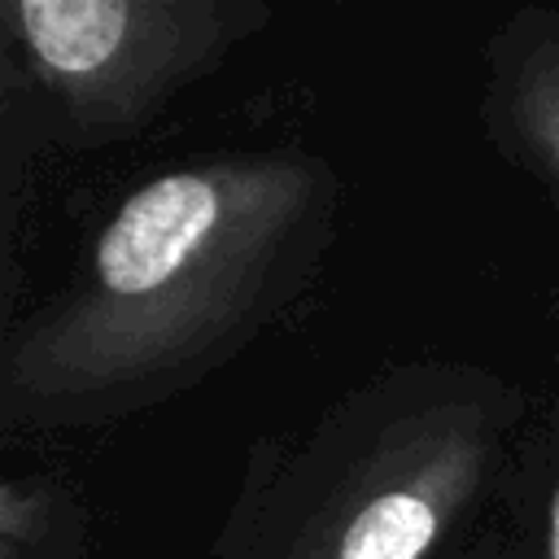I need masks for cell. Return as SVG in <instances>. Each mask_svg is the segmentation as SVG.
I'll list each match as a JSON object with an SVG mask.
<instances>
[{"label":"cell","mask_w":559,"mask_h":559,"mask_svg":"<svg viewBox=\"0 0 559 559\" xmlns=\"http://www.w3.org/2000/svg\"><path fill=\"white\" fill-rule=\"evenodd\" d=\"M87 520L74 485L57 472L0 480V559H83Z\"/></svg>","instance_id":"obj_5"},{"label":"cell","mask_w":559,"mask_h":559,"mask_svg":"<svg viewBox=\"0 0 559 559\" xmlns=\"http://www.w3.org/2000/svg\"><path fill=\"white\" fill-rule=\"evenodd\" d=\"M275 17L262 0H4V83L57 148L140 135Z\"/></svg>","instance_id":"obj_3"},{"label":"cell","mask_w":559,"mask_h":559,"mask_svg":"<svg viewBox=\"0 0 559 559\" xmlns=\"http://www.w3.org/2000/svg\"><path fill=\"white\" fill-rule=\"evenodd\" d=\"M472 559H520V555H515V550H507V546H498V542H493V546H489V550H485V546H480V550H476V555H472Z\"/></svg>","instance_id":"obj_7"},{"label":"cell","mask_w":559,"mask_h":559,"mask_svg":"<svg viewBox=\"0 0 559 559\" xmlns=\"http://www.w3.org/2000/svg\"><path fill=\"white\" fill-rule=\"evenodd\" d=\"M341 179L306 148H231L135 183L83 266L0 345V432L105 428L249 349L319 275Z\"/></svg>","instance_id":"obj_1"},{"label":"cell","mask_w":559,"mask_h":559,"mask_svg":"<svg viewBox=\"0 0 559 559\" xmlns=\"http://www.w3.org/2000/svg\"><path fill=\"white\" fill-rule=\"evenodd\" d=\"M480 127L559 205V4H520L485 39Z\"/></svg>","instance_id":"obj_4"},{"label":"cell","mask_w":559,"mask_h":559,"mask_svg":"<svg viewBox=\"0 0 559 559\" xmlns=\"http://www.w3.org/2000/svg\"><path fill=\"white\" fill-rule=\"evenodd\" d=\"M507 502L524 550L520 559H559V393L546 402L520 441L507 476Z\"/></svg>","instance_id":"obj_6"},{"label":"cell","mask_w":559,"mask_h":559,"mask_svg":"<svg viewBox=\"0 0 559 559\" xmlns=\"http://www.w3.org/2000/svg\"><path fill=\"white\" fill-rule=\"evenodd\" d=\"M528 419V393L480 362L376 371L297 441L249 450L205 559H432L507 489Z\"/></svg>","instance_id":"obj_2"}]
</instances>
